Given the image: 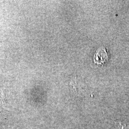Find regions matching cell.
<instances>
[{
    "label": "cell",
    "mask_w": 129,
    "mask_h": 129,
    "mask_svg": "<svg viewBox=\"0 0 129 129\" xmlns=\"http://www.w3.org/2000/svg\"><path fill=\"white\" fill-rule=\"evenodd\" d=\"M0 100L4 105H8L9 104L6 93L4 89H0Z\"/></svg>",
    "instance_id": "7a4b0ae2"
},
{
    "label": "cell",
    "mask_w": 129,
    "mask_h": 129,
    "mask_svg": "<svg viewBox=\"0 0 129 129\" xmlns=\"http://www.w3.org/2000/svg\"><path fill=\"white\" fill-rule=\"evenodd\" d=\"M108 56L106 48L104 47L99 48L94 56V62L98 64H102L108 60Z\"/></svg>",
    "instance_id": "6da1fadb"
}]
</instances>
